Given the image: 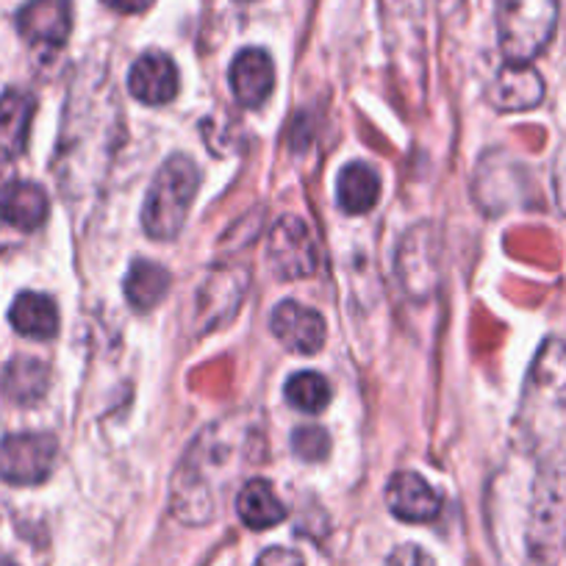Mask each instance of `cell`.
Listing matches in <instances>:
<instances>
[{"label": "cell", "mask_w": 566, "mask_h": 566, "mask_svg": "<svg viewBox=\"0 0 566 566\" xmlns=\"http://www.w3.org/2000/svg\"><path fill=\"white\" fill-rule=\"evenodd\" d=\"M119 139V103L108 81L78 86L64 125V184L75 195L97 189Z\"/></svg>", "instance_id": "1"}, {"label": "cell", "mask_w": 566, "mask_h": 566, "mask_svg": "<svg viewBox=\"0 0 566 566\" xmlns=\"http://www.w3.org/2000/svg\"><path fill=\"white\" fill-rule=\"evenodd\" d=\"M566 424V345L549 339L536 356L527 378L522 428L527 439L544 442Z\"/></svg>", "instance_id": "2"}, {"label": "cell", "mask_w": 566, "mask_h": 566, "mask_svg": "<svg viewBox=\"0 0 566 566\" xmlns=\"http://www.w3.org/2000/svg\"><path fill=\"white\" fill-rule=\"evenodd\" d=\"M198 181V167L187 156H172L170 161H165V167L156 172L154 184H150L145 206H142V226L148 237L167 242L181 233L195 203Z\"/></svg>", "instance_id": "3"}, {"label": "cell", "mask_w": 566, "mask_h": 566, "mask_svg": "<svg viewBox=\"0 0 566 566\" xmlns=\"http://www.w3.org/2000/svg\"><path fill=\"white\" fill-rule=\"evenodd\" d=\"M558 0H497L500 51L509 64H527L549 45Z\"/></svg>", "instance_id": "4"}, {"label": "cell", "mask_w": 566, "mask_h": 566, "mask_svg": "<svg viewBox=\"0 0 566 566\" xmlns=\"http://www.w3.org/2000/svg\"><path fill=\"white\" fill-rule=\"evenodd\" d=\"M266 259H270V270L281 281L314 275L319 266L317 239H314V233L308 231L301 217H281L272 226Z\"/></svg>", "instance_id": "5"}, {"label": "cell", "mask_w": 566, "mask_h": 566, "mask_svg": "<svg viewBox=\"0 0 566 566\" xmlns=\"http://www.w3.org/2000/svg\"><path fill=\"white\" fill-rule=\"evenodd\" d=\"M56 439L48 433H18L0 442V478L14 486H34L53 472Z\"/></svg>", "instance_id": "6"}, {"label": "cell", "mask_w": 566, "mask_h": 566, "mask_svg": "<svg viewBox=\"0 0 566 566\" xmlns=\"http://www.w3.org/2000/svg\"><path fill=\"white\" fill-rule=\"evenodd\" d=\"M270 328L275 339L286 350L301 353V356H314L325 345V319L314 308L301 306L295 301H283L272 312Z\"/></svg>", "instance_id": "7"}, {"label": "cell", "mask_w": 566, "mask_h": 566, "mask_svg": "<svg viewBox=\"0 0 566 566\" xmlns=\"http://www.w3.org/2000/svg\"><path fill=\"white\" fill-rule=\"evenodd\" d=\"M23 40L40 48H62L73 29L70 0H29L18 14Z\"/></svg>", "instance_id": "8"}, {"label": "cell", "mask_w": 566, "mask_h": 566, "mask_svg": "<svg viewBox=\"0 0 566 566\" xmlns=\"http://www.w3.org/2000/svg\"><path fill=\"white\" fill-rule=\"evenodd\" d=\"M128 90L148 106H165L178 95V70L165 53H145L128 73Z\"/></svg>", "instance_id": "9"}, {"label": "cell", "mask_w": 566, "mask_h": 566, "mask_svg": "<svg viewBox=\"0 0 566 566\" xmlns=\"http://www.w3.org/2000/svg\"><path fill=\"white\" fill-rule=\"evenodd\" d=\"M386 503L402 522H431L442 511V497L417 472H397L386 486Z\"/></svg>", "instance_id": "10"}, {"label": "cell", "mask_w": 566, "mask_h": 566, "mask_svg": "<svg viewBox=\"0 0 566 566\" xmlns=\"http://www.w3.org/2000/svg\"><path fill=\"white\" fill-rule=\"evenodd\" d=\"M544 97L542 75L531 64H505L489 90V101L500 112H522L538 106Z\"/></svg>", "instance_id": "11"}, {"label": "cell", "mask_w": 566, "mask_h": 566, "mask_svg": "<svg viewBox=\"0 0 566 566\" xmlns=\"http://www.w3.org/2000/svg\"><path fill=\"white\" fill-rule=\"evenodd\" d=\"M275 86V67L272 59L259 48H248L231 64V90L242 106L255 108L270 97Z\"/></svg>", "instance_id": "12"}, {"label": "cell", "mask_w": 566, "mask_h": 566, "mask_svg": "<svg viewBox=\"0 0 566 566\" xmlns=\"http://www.w3.org/2000/svg\"><path fill=\"white\" fill-rule=\"evenodd\" d=\"M34 112L36 103L29 92L9 90L7 95H0V156L3 159H14L25 150Z\"/></svg>", "instance_id": "13"}, {"label": "cell", "mask_w": 566, "mask_h": 566, "mask_svg": "<svg viewBox=\"0 0 566 566\" xmlns=\"http://www.w3.org/2000/svg\"><path fill=\"white\" fill-rule=\"evenodd\" d=\"M48 217V195L31 181H12L0 192V220L20 231H34Z\"/></svg>", "instance_id": "14"}, {"label": "cell", "mask_w": 566, "mask_h": 566, "mask_svg": "<svg viewBox=\"0 0 566 566\" xmlns=\"http://www.w3.org/2000/svg\"><path fill=\"white\" fill-rule=\"evenodd\" d=\"M9 323L29 339H51L59 331V312L48 295L23 292L9 308Z\"/></svg>", "instance_id": "15"}, {"label": "cell", "mask_w": 566, "mask_h": 566, "mask_svg": "<svg viewBox=\"0 0 566 566\" xmlns=\"http://www.w3.org/2000/svg\"><path fill=\"white\" fill-rule=\"evenodd\" d=\"M380 195V178L364 161H353L342 170L339 181H336V200L339 209L347 214H367Z\"/></svg>", "instance_id": "16"}, {"label": "cell", "mask_w": 566, "mask_h": 566, "mask_svg": "<svg viewBox=\"0 0 566 566\" xmlns=\"http://www.w3.org/2000/svg\"><path fill=\"white\" fill-rule=\"evenodd\" d=\"M237 511L239 520L244 522L253 531H266V527H275L277 522H283L286 516V509L277 500L275 489L270 486V481H248L239 492L237 500Z\"/></svg>", "instance_id": "17"}, {"label": "cell", "mask_w": 566, "mask_h": 566, "mask_svg": "<svg viewBox=\"0 0 566 566\" xmlns=\"http://www.w3.org/2000/svg\"><path fill=\"white\" fill-rule=\"evenodd\" d=\"M170 290V272L154 261H134L125 277V297L136 312H148Z\"/></svg>", "instance_id": "18"}, {"label": "cell", "mask_w": 566, "mask_h": 566, "mask_svg": "<svg viewBox=\"0 0 566 566\" xmlns=\"http://www.w3.org/2000/svg\"><path fill=\"white\" fill-rule=\"evenodd\" d=\"M51 384L48 367L36 358H14L9 361L7 373H3V395L20 406H31V402L42 400Z\"/></svg>", "instance_id": "19"}, {"label": "cell", "mask_w": 566, "mask_h": 566, "mask_svg": "<svg viewBox=\"0 0 566 566\" xmlns=\"http://www.w3.org/2000/svg\"><path fill=\"white\" fill-rule=\"evenodd\" d=\"M286 400L306 413H319L331 400L328 380L319 373H297L286 380Z\"/></svg>", "instance_id": "20"}, {"label": "cell", "mask_w": 566, "mask_h": 566, "mask_svg": "<svg viewBox=\"0 0 566 566\" xmlns=\"http://www.w3.org/2000/svg\"><path fill=\"white\" fill-rule=\"evenodd\" d=\"M292 450H295L297 459L317 464V461H323L331 450L328 433H325L323 428H317V424L297 428V431L292 433Z\"/></svg>", "instance_id": "21"}, {"label": "cell", "mask_w": 566, "mask_h": 566, "mask_svg": "<svg viewBox=\"0 0 566 566\" xmlns=\"http://www.w3.org/2000/svg\"><path fill=\"white\" fill-rule=\"evenodd\" d=\"M384 566H437L433 564V558L424 549L413 547V544H402V547H397L395 553L386 558Z\"/></svg>", "instance_id": "22"}, {"label": "cell", "mask_w": 566, "mask_h": 566, "mask_svg": "<svg viewBox=\"0 0 566 566\" xmlns=\"http://www.w3.org/2000/svg\"><path fill=\"white\" fill-rule=\"evenodd\" d=\"M255 566H303V558L292 549H283V547H272L255 560Z\"/></svg>", "instance_id": "23"}, {"label": "cell", "mask_w": 566, "mask_h": 566, "mask_svg": "<svg viewBox=\"0 0 566 566\" xmlns=\"http://www.w3.org/2000/svg\"><path fill=\"white\" fill-rule=\"evenodd\" d=\"M106 7H112L114 12H123V14H139L154 3V0H103Z\"/></svg>", "instance_id": "24"}, {"label": "cell", "mask_w": 566, "mask_h": 566, "mask_svg": "<svg viewBox=\"0 0 566 566\" xmlns=\"http://www.w3.org/2000/svg\"><path fill=\"white\" fill-rule=\"evenodd\" d=\"M9 172V165H7V159H3V156H0V178L7 176Z\"/></svg>", "instance_id": "25"}]
</instances>
